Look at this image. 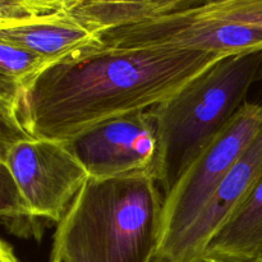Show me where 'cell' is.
Wrapping results in <instances>:
<instances>
[{
  "label": "cell",
  "mask_w": 262,
  "mask_h": 262,
  "mask_svg": "<svg viewBox=\"0 0 262 262\" xmlns=\"http://www.w3.org/2000/svg\"><path fill=\"white\" fill-rule=\"evenodd\" d=\"M262 257V178L211 238L204 262H253Z\"/></svg>",
  "instance_id": "10"
},
{
  "label": "cell",
  "mask_w": 262,
  "mask_h": 262,
  "mask_svg": "<svg viewBox=\"0 0 262 262\" xmlns=\"http://www.w3.org/2000/svg\"><path fill=\"white\" fill-rule=\"evenodd\" d=\"M0 165L10 171L36 214L58 224L90 178L63 142L28 137L0 148Z\"/></svg>",
  "instance_id": "5"
},
{
  "label": "cell",
  "mask_w": 262,
  "mask_h": 262,
  "mask_svg": "<svg viewBox=\"0 0 262 262\" xmlns=\"http://www.w3.org/2000/svg\"><path fill=\"white\" fill-rule=\"evenodd\" d=\"M214 2H220V0H141L107 18L102 23L101 31L128 25V23L150 19V18L161 17V15L186 12Z\"/></svg>",
  "instance_id": "14"
},
{
  "label": "cell",
  "mask_w": 262,
  "mask_h": 262,
  "mask_svg": "<svg viewBox=\"0 0 262 262\" xmlns=\"http://www.w3.org/2000/svg\"><path fill=\"white\" fill-rule=\"evenodd\" d=\"M99 46L212 51L234 55L262 51V30L239 23L166 14L102 31Z\"/></svg>",
  "instance_id": "6"
},
{
  "label": "cell",
  "mask_w": 262,
  "mask_h": 262,
  "mask_svg": "<svg viewBox=\"0 0 262 262\" xmlns=\"http://www.w3.org/2000/svg\"><path fill=\"white\" fill-rule=\"evenodd\" d=\"M173 14L239 23L262 30V0H220Z\"/></svg>",
  "instance_id": "13"
},
{
  "label": "cell",
  "mask_w": 262,
  "mask_h": 262,
  "mask_svg": "<svg viewBox=\"0 0 262 262\" xmlns=\"http://www.w3.org/2000/svg\"><path fill=\"white\" fill-rule=\"evenodd\" d=\"M0 262H19L12 246L4 239L0 242Z\"/></svg>",
  "instance_id": "17"
},
{
  "label": "cell",
  "mask_w": 262,
  "mask_h": 262,
  "mask_svg": "<svg viewBox=\"0 0 262 262\" xmlns=\"http://www.w3.org/2000/svg\"><path fill=\"white\" fill-rule=\"evenodd\" d=\"M50 66L48 59L27 49L0 41V105L20 107L26 90Z\"/></svg>",
  "instance_id": "11"
},
{
  "label": "cell",
  "mask_w": 262,
  "mask_h": 262,
  "mask_svg": "<svg viewBox=\"0 0 262 262\" xmlns=\"http://www.w3.org/2000/svg\"><path fill=\"white\" fill-rule=\"evenodd\" d=\"M262 178V125L166 262H204L211 238Z\"/></svg>",
  "instance_id": "8"
},
{
  "label": "cell",
  "mask_w": 262,
  "mask_h": 262,
  "mask_svg": "<svg viewBox=\"0 0 262 262\" xmlns=\"http://www.w3.org/2000/svg\"><path fill=\"white\" fill-rule=\"evenodd\" d=\"M78 0H0V28L17 23L73 12Z\"/></svg>",
  "instance_id": "15"
},
{
  "label": "cell",
  "mask_w": 262,
  "mask_h": 262,
  "mask_svg": "<svg viewBox=\"0 0 262 262\" xmlns=\"http://www.w3.org/2000/svg\"><path fill=\"white\" fill-rule=\"evenodd\" d=\"M141 0H78L73 13L82 20L101 32V26L113 14Z\"/></svg>",
  "instance_id": "16"
},
{
  "label": "cell",
  "mask_w": 262,
  "mask_h": 262,
  "mask_svg": "<svg viewBox=\"0 0 262 262\" xmlns=\"http://www.w3.org/2000/svg\"><path fill=\"white\" fill-rule=\"evenodd\" d=\"M262 78V51L228 55L148 109L158 137L152 176L164 196L222 133Z\"/></svg>",
  "instance_id": "3"
},
{
  "label": "cell",
  "mask_w": 262,
  "mask_h": 262,
  "mask_svg": "<svg viewBox=\"0 0 262 262\" xmlns=\"http://www.w3.org/2000/svg\"><path fill=\"white\" fill-rule=\"evenodd\" d=\"M0 217L9 234L36 242L42 239L48 220L36 214L4 165H0Z\"/></svg>",
  "instance_id": "12"
},
{
  "label": "cell",
  "mask_w": 262,
  "mask_h": 262,
  "mask_svg": "<svg viewBox=\"0 0 262 262\" xmlns=\"http://www.w3.org/2000/svg\"><path fill=\"white\" fill-rule=\"evenodd\" d=\"M100 33L73 12H63L0 28V41L27 49L55 64L99 46Z\"/></svg>",
  "instance_id": "9"
},
{
  "label": "cell",
  "mask_w": 262,
  "mask_h": 262,
  "mask_svg": "<svg viewBox=\"0 0 262 262\" xmlns=\"http://www.w3.org/2000/svg\"><path fill=\"white\" fill-rule=\"evenodd\" d=\"M261 125L262 105L246 101L222 133L189 164L174 188L164 196L160 241L154 262L170 258Z\"/></svg>",
  "instance_id": "4"
},
{
  "label": "cell",
  "mask_w": 262,
  "mask_h": 262,
  "mask_svg": "<svg viewBox=\"0 0 262 262\" xmlns=\"http://www.w3.org/2000/svg\"><path fill=\"white\" fill-rule=\"evenodd\" d=\"M90 178H114L148 171L158 155V137L148 110L119 115L64 141Z\"/></svg>",
  "instance_id": "7"
},
{
  "label": "cell",
  "mask_w": 262,
  "mask_h": 262,
  "mask_svg": "<svg viewBox=\"0 0 262 262\" xmlns=\"http://www.w3.org/2000/svg\"><path fill=\"white\" fill-rule=\"evenodd\" d=\"M253 262H262V257H261V258H258V260H256V261H253Z\"/></svg>",
  "instance_id": "18"
},
{
  "label": "cell",
  "mask_w": 262,
  "mask_h": 262,
  "mask_svg": "<svg viewBox=\"0 0 262 262\" xmlns=\"http://www.w3.org/2000/svg\"><path fill=\"white\" fill-rule=\"evenodd\" d=\"M148 171L89 178L58 223L50 262H154L164 197Z\"/></svg>",
  "instance_id": "2"
},
{
  "label": "cell",
  "mask_w": 262,
  "mask_h": 262,
  "mask_svg": "<svg viewBox=\"0 0 262 262\" xmlns=\"http://www.w3.org/2000/svg\"><path fill=\"white\" fill-rule=\"evenodd\" d=\"M225 54L95 46L48 67L26 90L20 122L28 135L64 142L92 125L148 110Z\"/></svg>",
  "instance_id": "1"
}]
</instances>
